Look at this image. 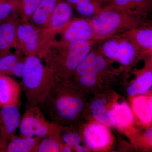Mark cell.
Instances as JSON below:
<instances>
[{"instance_id": "cell-1", "label": "cell", "mask_w": 152, "mask_h": 152, "mask_svg": "<svg viewBox=\"0 0 152 152\" xmlns=\"http://www.w3.org/2000/svg\"><path fill=\"white\" fill-rule=\"evenodd\" d=\"M97 42H66L53 40L43 59L45 65L60 79L69 80L76 68L94 48Z\"/></svg>"}, {"instance_id": "cell-2", "label": "cell", "mask_w": 152, "mask_h": 152, "mask_svg": "<svg viewBox=\"0 0 152 152\" xmlns=\"http://www.w3.org/2000/svg\"><path fill=\"white\" fill-rule=\"evenodd\" d=\"M43 104L52 122L58 125L71 124L83 111L84 103L74 85L59 78L51 89Z\"/></svg>"}, {"instance_id": "cell-3", "label": "cell", "mask_w": 152, "mask_h": 152, "mask_svg": "<svg viewBox=\"0 0 152 152\" xmlns=\"http://www.w3.org/2000/svg\"><path fill=\"white\" fill-rule=\"evenodd\" d=\"M24 63L22 78L26 105L39 106L43 104L51 89L59 78L36 56H26Z\"/></svg>"}, {"instance_id": "cell-4", "label": "cell", "mask_w": 152, "mask_h": 152, "mask_svg": "<svg viewBox=\"0 0 152 152\" xmlns=\"http://www.w3.org/2000/svg\"><path fill=\"white\" fill-rule=\"evenodd\" d=\"M89 20L96 35L104 40L149 22L142 16L111 10H103Z\"/></svg>"}, {"instance_id": "cell-5", "label": "cell", "mask_w": 152, "mask_h": 152, "mask_svg": "<svg viewBox=\"0 0 152 152\" xmlns=\"http://www.w3.org/2000/svg\"><path fill=\"white\" fill-rule=\"evenodd\" d=\"M17 33L18 50L26 56H36L43 59L54 40L51 30L39 27L29 22H19Z\"/></svg>"}, {"instance_id": "cell-6", "label": "cell", "mask_w": 152, "mask_h": 152, "mask_svg": "<svg viewBox=\"0 0 152 152\" xmlns=\"http://www.w3.org/2000/svg\"><path fill=\"white\" fill-rule=\"evenodd\" d=\"M99 50L109 59L115 60L123 65H129L138 52L128 39L120 35L112 36L103 41Z\"/></svg>"}, {"instance_id": "cell-7", "label": "cell", "mask_w": 152, "mask_h": 152, "mask_svg": "<svg viewBox=\"0 0 152 152\" xmlns=\"http://www.w3.org/2000/svg\"><path fill=\"white\" fill-rule=\"evenodd\" d=\"M53 122L46 118L39 106L26 105L19 128L21 136L43 138L51 128Z\"/></svg>"}, {"instance_id": "cell-8", "label": "cell", "mask_w": 152, "mask_h": 152, "mask_svg": "<svg viewBox=\"0 0 152 152\" xmlns=\"http://www.w3.org/2000/svg\"><path fill=\"white\" fill-rule=\"evenodd\" d=\"M58 35L61 38L58 41L98 42L104 40L96 35L89 19L85 18L73 19L64 26L56 31L55 37Z\"/></svg>"}, {"instance_id": "cell-9", "label": "cell", "mask_w": 152, "mask_h": 152, "mask_svg": "<svg viewBox=\"0 0 152 152\" xmlns=\"http://www.w3.org/2000/svg\"><path fill=\"white\" fill-rule=\"evenodd\" d=\"M18 106L8 105L1 107V118L0 149L6 151L7 145L11 137L15 134L20 123L21 117Z\"/></svg>"}, {"instance_id": "cell-10", "label": "cell", "mask_w": 152, "mask_h": 152, "mask_svg": "<svg viewBox=\"0 0 152 152\" xmlns=\"http://www.w3.org/2000/svg\"><path fill=\"white\" fill-rule=\"evenodd\" d=\"M119 35L128 39L140 55H151L152 27L150 22Z\"/></svg>"}, {"instance_id": "cell-11", "label": "cell", "mask_w": 152, "mask_h": 152, "mask_svg": "<svg viewBox=\"0 0 152 152\" xmlns=\"http://www.w3.org/2000/svg\"><path fill=\"white\" fill-rule=\"evenodd\" d=\"M152 5V0H104L103 10L122 11L148 18Z\"/></svg>"}, {"instance_id": "cell-12", "label": "cell", "mask_w": 152, "mask_h": 152, "mask_svg": "<svg viewBox=\"0 0 152 152\" xmlns=\"http://www.w3.org/2000/svg\"><path fill=\"white\" fill-rule=\"evenodd\" d=\"M93 48L76 68L72 78L77 77L89 74L100 73L107 69L108 66L109 59L99 49Z\"/></svg>"}, {"instance_id": "cell-13", "label": "cell", "mask_w": 152, "mask_h": 152, "mask_svg": "<svg viewBox=\"0 0 152 152\" xmlns=\"http://www.w3.org/2000/svg\"><path fill=\"white\" fill-rule=\"evenodd\" d=\"M86 145L92 149L98 150L107 146L111 136L106 125L101 123H93L87 127L84 133Z\"/></svg>"}, {"instance_id": "cell-14", "label": "cell", "mask_w": 152, "mask_h": 152, "mask_svg": "<svg viewBox=\"0 0 152 152\" xmlns=\"http://www.w3.org/2000/svg\"><path fill=\"white\" fill-rule=\"evenodd\" d=\"M18 22L15 18L0 23V56L11 53L12 49L18 50L17 33Z\"/></svg>"}, {"instance_id": "cell-15", "label": "cell", "mask_w": 152, "mask_h": 152, "mask_svg": "<svg viewBox=\"0 0 152 152\" xmlns=\"http://www.w3.org/2000/svg\"><path fill=\"white\" fill-rule=\"evenodd\" d=\"M20 87L14 79L0 74V107L14 105L18 106Z\"/></svg>"}, {"instance_id": "cell-16", "label": "cell", "mask_w": 152, "mask_h": 152, "mask_svg": "<svg viewBox=\"0 0 152 152\" xmlns=\"http://www.w3.org/2000/svg\"><path fill=\"white\" fill-rule=\"evenodd\" d=\"M73 17V11L71 5L67 2L61 1L55 7L46 28L57 31L72 20Z\"/></svg>"}, {"instance_id": "cell-17", "label": "cell", "mask_w": 152, "mask_h": 152, "mask_svg": "<svg viewBox=\"0 0 152 152\" xmlns=\"http://www.w3.org/2000/svg\"><path fill=\"white\" fill-rule=\"evenodd\" d=\"M60 0H41L30 19V23L42 28H47L50 18Z\"/></svg>"}, {"instance_id": "cell-18", "label": "cell", "mask_w": 152, "mask_h": 152, "mask_svg": "<svg viewBox=\"0 0 152 152\" xmlns=\"http://www.w3.org/2000/svg\"><path fill=\"white\" fill-rule=\"evenodd\" d=\"M43 138L18 137L13 135L9 140L6 148L8 152H37L38 146Z\"/></svg>"}, {"instance_id": "cell-19", "label": "cell", "mask_w": 152, "mask_h": 152, "mask_svg": "<svg viewBox=\"0 0 152 152\" xmlns=\"http://www.w3.org/2000/svg\"><path fill=\"white\" fill-rule=\"evenodd\" d=\"M59 130V125L53 122L48 134L43 138L39 144L37 152L62 151V146L60 140Z\"/></svg>"}, {"instance_id": "cell-20", "label": "cell", "mask_w": 152, "mask_h": 152, "mask_svg": "<svg viewBox=\"0 0 152 152\" xmlns=\"http://www.w3.org/2000/svg\"><path fill=\"white\" fill-rule=\"evenodd\" d=\"M103 100L96 99L93 101L90 106L91 111L94 118L101 124L108 126L115 125L113 110L107 111Z\"/></svg>"}, {"instance_id": "cell-21", "label": "cell", "mask_w": 152, "mask_h": 152, "mask_svg": "<svg viewBox=\"0 0 152 152\" xmlns=\"http://www.w3.org/2000/svg\"><path fill=\"white\" fill-rule=\"evenodd\" d=\"M112 110L113 113L115 124L119 127H127L132 123L134 119L133 113L126 103L115 104Z\"/></svg>"}, {"instance_id": "cell-22", "label": "cell", "mask_w": 152, "mask_h": 152, "mask_svg": "<svg viewBox=\"0 0 152 152\" xmlns=\"http://www.w3.org/2000/svg\"><path fill=\"white\" fill-rule=\"evenodd\" d=\"M152 86V72L151 70L144 72L129 87L127 94L130 96L146 92Z\"/></svg>"}, {"instance_id": "cell-23", "label": "cell", "mask_w": 152, "mask_h": 152, "mask_svg": "<svg viewBox=\"0 0 152 152\" xmlns=\"http://www.w3.org/2000/svg\"><path fill=\"white\" fill-rule=\"evenodd\" d=\"M134 112L145 124H149L152 121V112L149 107L148 99L145 97L135 98L133 102Z\"/></svg>"}, {"instance_id": "cell-24", "label": "cell", "mask_w": 152, "mask_h": 152, "mask_svg": "<svg viewBox=\"0 0 152 152\" xmlns=\"http://www.w3.org/2000/svg\"><path fill=\"white\" fill-rule=\"evenodd\" d=\"M22 53L17 50L15 53H10L0 56V74L12 75V71L14 65L22 58Z\"/></svg>"}, {"instance_id": "cell-25", "label": "cell", "mask_w": 152, "mask_h": 152, "mask_svg": "<svg viewBox=\"0 0 152 152\" xmlns=\"http://www.w3.org/2000/svg\"><path fill=\"white\" fill-rule=\"evenodd\" d=\"M77 12L82 16H95L103 10L102 3L95 1H86L75 5Z\"/></svg>"}, {"instance_id": "cell-26", "label": "cell", "mask_w": 152, "mask_h": 152, "mask_svg": "<svg viewBox=\"0 0 152 152\" xmlns=\"http://www.w3.org/2000/svg\"><path fill=\"white\" fill-rule=\"evenodd\" d=\"M41 0H23L19 14L23 22H29L30 19Z\"/></svg>"}, {"instance_id": "cell-27", "label": "cell", "mask_w": 152, "mask_h": 152, "mask_svg": "<svg viewBox=\"0 0 152 152\" xmlns=\"http://www.w3.org/2000/svg\"><path fill=\"white\" fill-rule=\"evenodd\" d=\"M17 9L13 4L6 2H0V23L11 20L18 18Z\"/></svg>"}, {"instance_id": "cell-28", "label": "cell", "mask_w": 152, "mask_h": 152, "mask_svg": "<svg viewBox=\"0 0 152 152\" xmlns=\"http://www.w3.org/2000/svg\"><path fill=\"white\" fill-rule=\"evenodd\" d=\"M101 73L88 74L77 77L72 78L70 80L74 79L75 81L77 82L82 86L88 87H92L96 83L99 78V75Z\"/></svg>"}, {"instance_id": "cell-29", "label": "cell", "mask_w": 152, "mask_h": 152, "mask_svg": "<svg viewBox=\"0 0 152 152\" xmlns=\"http://www.w3.org/2000/svg\"><path fill=\"white\" fill-rule=\"evenodd\" d=\"M61 140L65 144L72 148L76 149L80 145V138L78 133L76 132H67L63 135Z\"/></svg>"}, {"instance_id": "cell-30", "label": "cell", "mask_w": 152, "mask_h": 152, "mask_svg": "<svg viewBox=\"0 0 152 152\" xmlns=\"http://www.w3.org/2000/svg\"><path fill=\"white\" fill-rule=\"evenodd\" d=\"M25 58H21L14 65L12 71V75L22 78L24 70Z\"/></svg>"}, {"instance_id": "cell-31", "label": "cell", "mask_w": 152, "mask_h": 152, "mask_svg": "<svg viewBox=\"0 0 152 152\" xmlns=\"http://www.w3.org/2000/svg\"><path fill=\"white\" fill-rule=\"evenodd\" d=\"M66 1L70 4L76 5L86 1H95L102 3L103 4L104 0H66Z\"/></svg>"}, {"instance_id": "cell-32", "label": "cell", "mask_w": 152, "mask_h": 152, "mask_svg": "<svg viewBox=\"0 0 152 152\" xmlns=\"http://www.w3.org/2000/svg\"><path fill=\"white\" fill-rule=\"evenodd\" d=\"M72 148L67 145H65L64 146L62 147V151L68 152H72Z\"/></svg>"}, {"instance_id": "cell-33", "label": "cell", "mask_w": 152, "mask_h": 152, "mask_svg": "<svg viewBox=\"0 0 152 152\" xmlns=\"http://www.w3.org/2000/svg\"><path fill=\"white\" fill-rule=\"evenodd\" d=\"M77 151L80 152H87V149L85 147L82 146L80 145L77 148L75 149Z\"/></svg>"}, {"instance_id": "cell-34", "label": "cell", "mask_w": 152, "mask_h": 152, "mask_svg": "<svg viewBox=\"0 0 152 152\" xmlns=\"http://www.w3.org/2000/svg\"><path fill=\"white\" fill-rule=\"evenodd\" d=\"M146 137H147V138L149 139L150 140H152V129L148 130L146 133Z\"/></svg>"}, {"instance_id": "cell-35", "label": "cell", "mask_w": 152, "mask_h": 152, "mask_svg": "<svg viewBox=\"0 0 152 152\" xmlns=\"http://www.w3.org/2000/svg\"><path fill=\"white\" fill-rule=\"evenodd\" d=\"M148 104L150 110L152 111V97H150L149 99L148 100Z\"/></svg>"}, {"instance_id": "cell-36", "label": "cell", "mask_w": 152, "mask_h": 152, "mask_svg": "<svg viewBox=\"0 0 152 152\" xmlns=\"http://www.w3.org/2000/svg\"><path fill=\"white\" fill-rule=\"evenodd\" d=\"M0 127H1V122H0Z\"/></svg>"}]
</instances>
